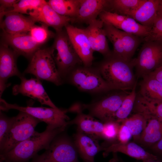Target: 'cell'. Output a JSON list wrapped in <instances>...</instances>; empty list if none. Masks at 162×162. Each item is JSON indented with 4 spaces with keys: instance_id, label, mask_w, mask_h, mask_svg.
<instances>
[{
    "instance_id": "obj_1",
    "label": "cell",
    "mask_w": 162,
    "mask_h": 162,
    "mask_svg": "<svg viewBox=\"0 0 162 162\" xmlns=\"http://www.w3.org/2000/svg\"><path fill=\"white\" fill-rule=\"evenodd\" d=\"M68 125L55 128L47 125L41 133L35 131L29 138L9 151L0 155V161L8 162H28L40 150L46 149L54 138L64 131Z\"/></svg>"
},
{
    "instance_id": "obj_2",
    "label": "cell",
    "mask_w": 162,
    "mask_h": 162,
    "mask_svg": "<svg viewBox=\"0 0 162 162\" xmlns=\"http://www.w3.org/2000/svg\"><path fill=\"white\" fill-rule=\"evenodd\" d=\"M135 60L128 62L111 54L96 67L105 80L116 90H132L136 84L133 69Z\"/></svg>"
},
{
    "instance_id": "obj_3",
    "label": "cell",
    "mask_w": 162,
    "mask_h": 162,
    "mask_svg": "<svg viewBox=\"0 0 162 162\" xmlns=\"http://www.w3.org/2000/svg\"><path fill=\"white\" fill-rule=\"evenodd\" d=\"M56 32L50 48L58 71L64 82L74 69L83 64L65 29Z\"/></svg>"
},
{
    "instance_id": "obj_4",
    "label": "cell",
    "mask_w": 162,
    "mask_h": 162,
    "mask_svg": "<svg viewBox=\"0 0 162 162\" xmlns=\"http://www.w3.org/2000/svg\"><path fill=\"white\" fill-rule=\"evenodd\" d=\"M23 74H32L37 79L57 86L62 85L64 82L57 68L51 48L38 50L30 59Z\"/></svg>"
},
{
    "instance_id": "obj_5",
    "label": "cell",
    "mask_w": 162,
    "mask_h": 162,
    "mask_svg": "<svg viewBox=\"0 0 162 162\" xmlns=\"http://www.w3.org/2000/svg\"><path fill=\"white\" fill-rule=\"evenodd\" d=\"M66 80L79 90L92 94H99L116 90L105 80L96 68L92 66H81L76 68L70 73Z\"/></svg>"
},
{
    "instance_id": "obj_6",
    "label": "cell",
    "mask_w": 162,
    "mask_h": 162,
    "mask_svg": "<svg viewBox=\"0 0 162 162\" xmlns=\"http://www.w3.org/2000/svg\"><path fill=\"white\" fill-rule=\"evenodd\" d=\"M63 132L54 138L44 152L30 162H79L73 141Z\"/></svg>"
},
{
    "instance_id": "obj_7",
    "label": "cell",
    "mask_w": 162,
    "mask_h": 162,
    "mask_svg": "<svg viewBox=\"0 0 162 162\" xmlns=\"http://www.w3.org/2000/svg\"><path fill=\"white\" fill-rule=\"evenodd\" d=\"M0 109L2 111L14 109L26 113L45 122L47 125L55 128L68 126L66 121L68 120L69 118L66 114L67 110L44 107L22 106L16 104L8 103L1 98H0Z\"/></svg>"
},
{
    "instance_id": "obj_8",
    "label": "cell",
    "mask_w": 162,
    "mask_h": 162,
    "mask_svg": "<svg viewBox=\"0 0 162 162\" xmlns=\"http://www.w3.org/2000/svg\"><path fill=\"white\" fill-rule=\"evenodd\" d=\"M40 120L20 111L13 117V122L5 140L0 147V154L6 153L21 142L30 137L35 131Z\"/></svg>"
},
{
    "instance_id": "obj_9",
    "label": "cell",
    "mask_w": 162,
    "mask_h": 162,
    "mask_svg": "<svg viewBox=\"0 0 162 162\" xmlns=\"http://www.w3.org/2000/svg\"><path fill=\"white\" fill-rule=\"evenodd\" d=\"M135 58L136 76L142 78L162 65V41H144Z\"/></svg>"
},
{
    "instance_id": "obj_10",
    "label": "cell",
    "mask_w": 162,
    "mask_h": 162,
    "mask_svg": "<svg viewBox=\"0 0 162 162\" xmlns=\"http://www.w3.org/2000/svg\"><path fill=\"white\" fill-rule=\"evenodd\" d=\"M128 94L124 92L110 94L90 104H82L81 107L87 110L89 115L103 123L116 120L115 114Z\"/></svg>"
},
{
    "instance_id": "obj_11",
    "label": "cell",
    "mask_w": 162,
    "mask_h": 162,
    "mask_svg": "<svg viewBox=\"0 0 162 162\" xmlns=\"http://www.w3.org/2000/svg\"><path fill=\"white\" fill-rule=\"evenodd\" d=\"M64 28L83 65L86 67L92 66L94 59V51L84 28H78L70 23L66 25Z\"/></svg>"
},
{
    "instance_id": "obj_12",
    "label": "cell",
    "mask_w": 162,
    "mask_h": 162,
    "mask_svg": "<svg viewBox=\"0 0 162 162\" xmlns=\"http://www.w3.org/2000/svg\"><path fill=\"white\" fill-rule=\"evenodd\" d=\"M20 78V83L13 87L12 93L14 95L20 94L36 100L42 104L47 105L53 108H58L50 98L40 80L33 78L27 79L24 75Z\"/></svg>"
},
{
    "instance_id": "obj_13",
    "label": "cell",
    "mask_w": 162,
    "mask_h": 162,
    "mask_svg": "<svg viewBox=\"0 0 162 162\" xmlns=\"http://www.w3.org/2000/svg\"><path fill=\"white\" fill-rule=\"evenodd\" d=\"M18 56L8 46L2 44L0 48V97L6 88L8 79L16 76L20 78L23 74L18 70L16 64Z\"/></svg>"
},
{
    "instance_id": "obj_14",
    "label": "cell",
    "mask_w": 162,
    "mask_h": 162,
    "mask_svg": "<svg viewBox=\"0 0 162 162\" xmlns=\"http://www.w3.org/2000/svg\"><path fill=\"white\" fill-rule=\"evenodd\" d=\"M2 37L3 44L10 48L18 56H23L30 60L40 45L28 33L12 34L3 32Z\"/></svg>"
},
{
    "instance_id": "obj_15",
    "label": "cell",
    "mask_w": 162,
    "mask_h": 162,
    "mask_svg": "<svg viewBox=\"0 0 162 162\" xmlns=\"http://www.w3.org/2000/svg\"><path fill=\"white\" fill-rule=\"evenodd\" d=\"M67 112H76V115L73 120L68 121V125H76L77 131L91 136L96 139H101L104 128V123L88 114L82 112L80 105L75 104L67 110Z\"/></svg>"
},
{
    "instance_id": "obj_16",
    "label": "cell",
    "mask_w": 162,
    "mask_h": 162,
    "mask_svg": "<svg viewBox=\"0 0 162 162\" xmlns=\"http://www.w3.org/2000/svg\"><path fill=\"white\" fill-rule=\"evenodd\" d=\"M28 16L35 22H39L48 27H52L56 32L62 30L72 20V18L58 14L46 1L37 10Z\"/></svg>"
},
{
    "instance_id": "obj_17",
    "label": "cell",
    "mask_w": 162,
    "mask_h": 162,
    "mask_svg": "<svg viewBox=\"0 0 162 162\" xmlns=\"http://www.w3.org/2000/svg\"><path fill=\"white\" fill-rule=\"evenodd\" d=\"M84 28L92 48L94 52H97L104 58L110 56V50L105 31L104 22L99 18L90 23Z\"/></svg>"
},
{
    "instance_id": "obj_18",
    "label": "cell",
    "mask_w": 162,
    "mask_h": 162,
    "mask_svg": "<svg viewBox=\"0 0 162 162\" xmlns=\"http://www.w3.org/2000/svg\"><path fill=\"white\" fill-rule=\"evenodd\" d=\"M1 28L3 32L9 34L28 33L35 22L30 16L13 12H5Z\"/></svg>"
},
{
    "instance_id": "obj_19",
    "label": "cell",
    "mask_w": 162,
    "mask_h": 162,
    "mask_svg": "<svg viewBox=\"0 0 162 162\" xmlns=\"http://www.w3.org/2000/svg\"><path fill=\"white\" fill-rule=\"evenodd\" d=\"M98 139L90 135L77 131L74 136V142L81 158L84 162H94L96 154L103 150Z\"/></svg>"
},
{
    "instance_id": "obj_20",
    "label": "cell",
    "mask_w": 162,
    "mask_h": 162,
    "mask_svg": "<svg viewBox=\"0 0 162 162\" xmlns=\"http://www.w3.org/2000/svg\"><path fill=\"white\" fill-rule=\"evenodd\" d=\"M108 0H81L76 16L72 18L71 23L88 24L97 19L100 13L106 11Z\"/></svg>"
},
{
    "instance_id": "obj_21",
    "label": "cell",
    "mask_w": 162,
    "mask_h": 162,
    "mask_svg": "<svg viewBox=\"0 0 162 162\" xmlns=\"http://www.w3.org/2000/svg\"><path fill=\"white\" fill-rule=\"evenodd\" d=\"M104 155L110 152H120L142 162L157 160V156L145 150L135 142L126 143L117 142L111 144L108 146L103 147Z\"/></svg>"
},
{
    "instance_id": "obj_22",
    "label": "cell",
    "mask_w": 162,
    "mask_h": 162,
    "mask_svg": "<svg viewBox=\"0 0 162 162\" xmlns=\"http://www.w3.org/2000/svg\"><path fill=\"white\" fill-rule=\"evenodd\" d=\"M161 0H146L136 10L129 14L130 17L141 25L152 28L157 16Z\"/></svg>"
},
{
    "instance_id": "obj_23",
    "label": "cell",
    "mask_w": 162,
    "mask_h": 162,
    "mask_svg": "<svg viewBox=\"0 0 162 162\" xmlns=\"http://www.w3.org/2000/svg\"><path fill=\"white\" fill-rule=\"evenodd\" d=\"M142 113L147 118L148 122L139 142L146 146H152L162 139V121L152 115Z\"/></svg>"
},
{
    "instance_id": "obj_24",
    "label": "cell",
    "mask_w": 162,
    "mask_h": 162,
    "mask_svg": "<svg viewBox=\"0 0 162 162\" xmlns=\"http://www.w3.org/2000/svg\"><path fill=\"white\" fill-rule=\"evenodd\" d=\"M139 94L152 103L162 102V83L149 75L142 78L140 83Z\"/></svg>"
},
{
    "instance_id": "obj_25",
    "label": "cell",
    "mask_w": 162,
    "mask_h": 162,
    "mask_svg": "<svg viewBox=\"0 0 162 162\" xmlns=\"http://www.w3.org/2000/svg\"><path fill=\"white\" fill-rule=\"evenodd\" d=\"M146 0H108L106 11L127 16L138 9Z\"/></svg>"
},
{
    "instance_id": "obj_26",
    "label": "cell",
    "mask_w": 162,
    "mask_h": 162,
    "mask_svg": "<svg viewBox=\"0 0 162 162\" xmlns=\"http://www.w3.org/2000/svg\"><path fill=\"white\" fill-rule=\"evenodd\" d=\"M47 2L60 15L73 18L77 15L81 0H50Z\"/></svg>"
},
{
    "instance_id": "obj_27",
    "label": "cell",
    "mask_w": 162,
    "mask_h": 162,
    "mask_svg": "<svg viewBox=\"0 0 162 162\" xmlns=\"http://www.w3.org/2000/svg\"><path fill=\"white\" fill-rule=\"evenodd\" d=\"M147 118L144 114L136 112L130 117L123 120L120 123L128 127L135 141H139L142 132L147 125Z\"/></svg>"
},
{
    "instance_id": "obj_28",
    "label": "cell",
    "mask_w": 162,
    "mask_h": 162,
    "mask_svg": "<svg viewBox=\"0 0 162 162\" xmlns=\"http://www.w3.org/2000/svg\"><path fill=\"white\" fill-rule=\"evenodd\" d=\"M114 27L143 38L148 35L152 29L141 25L133 18L127 16Z\"/></svg>"
},
{
    "instance_id": "obj_29",
    "label": "cell",
    "mask_w": 162,
    "mask_h": 162,
    "mask_svg": "<svg viewBox=\"0 0 162 162\" xmlns=\"http://www.w3.org/2000/svg\"><path fill=\"white\" fill-rule=\"evenodd\" d=\"M103 28L106 37L112 43L113 46L112 55L126 61L120 30L110 24L104 22Z\"/></svg>"
},
{
    "instance_id": "obj_30",
    "label": "cell",
    "mask_w": 162,
    "mask_h": 162,
    "mask_svg": "<svg viewBox=\"0 0 162 162\" xmlns=\"http://www.w3.org/2000/svg\"><path fill=\"white\" fill-rule=\"evenodd\" d=\"M120 33L125 59L127 61H130L140 44L143 42V38L120 30Z\"/></svg>"
},
{
    "instance_id": "obj_31",
    "label": "cell",
    "mask_w": 162,
    "mask_h": 162,
    "mask_svg": "<svg viewBox=\"0 0 162 162\" xmlns=\"http://www.w3.org/2000/svg\"><path fill=\"white\" fill-rule=\"evenodd\" d=\"M136 112L152 115L162 121V102L152 103L137 94L134 106Z\"/></svg>"
},
{
    "instance_id": "obj_32",
    "label": "cell",
    "mask_w": 162,
    "mask_h": 162,
    "mask_svg": "<svg viewBox=\"0 0 162 162\" xmlns=\"http://www.w3.org/2000/svg\"><path fill=\"white\" fill-rule=\"evenodd\" d=\"M136 84L131 92L125 97L115 114V119L120 123L121 121L128 118L133 108L137 95L136 91Z\"/></svg>"
},
{
    "instance_id": "obj_33",
    "label": "cell",
    "mask_w": 162,
    "mask_h": 162,
    "mask_svg": "<svg viewBox=\"0 0 162 162\" xmlns=\"http://www.w3.org/2000/svg\"><path fill=\"white\" fill-rule=\"evenodd\" d=\"M45 1L44 0H19L12 8L5 12H16L29 16L32 13L37 10Z\"/></svg>"
},
{
    "instance_id": "obj_34",
    "label": "cell",
    "mask_w": 162,
    "mask_h": 162,
    "mask_svg": "<svg viewBox=\"0 0 162 162\" xmlns=\"http://www.w3.org/2000/svg\"><path fill=\"white\" fill-rule=\"evenodd\" d=\"M48 27L43 24L41 26L34 25L30 30L28 33L34 40L40 45L50 38L55 37L56 34L50 31Z\"/></svg>"
},
{
    "instance_id": "obj_35",
    "label": "cell",
    "mask_w": 162,
    "mask_h": 162,
    "mask_svg": "<svg viewBox=\"0 0 162 162\" xmlns=\"http://www.w3.org/2000/svg\"><path fill=\"white\" fill-rule=\"evenodd\" d=\"M120 123L116 120L104 123V128L101 139L109 142H114L117 140Z\"/></svg>"
},
{
    "instance_id": "obj_36",
    "label": "cell",
    "mask_w": 162,
    "mask_h": 162,
    "mask_svg": "<svg viewBox=\"0 0 162 162\" xmlns=\"http://www.w3.org/2000/svg\"><path fill=\"white\" fill-rule=\"evenodd\" d=\"M13 117H7L0 111V147L4 143L11 127Z\"/></svg>"
},
{
    "instance_id": "obj_37",
    "label": "cell",
    "mask_w": 162,
    "mask_h": 162,
    "mask_svg": "<svg viewBox=\"0 0 162 162\" xmlns=\"http://www.w3.org/2000/svg\"><path fill=\"white\" fill-rule=\"evenodd\" d=\"M162 41V17H157L148 35L144 41Z\"/></svg>"
},
{
    "instance_id": "obj_38",
    "label": "cell",
    "mask_w": 162,
    "mask_h": 162,
    "mask_svg": "<svg viewBox=\"0 0 162 162\" xmlns=\"http://www.w3.org/2000/svg\"><path fill=\"white\" fill-rule=\"evenodd\" d=\"M132 137V135L128 127L123 124H120L117 138L118 142H128Z\"/></svg>"
},
{
    "instance_id": "obj_39",
    "label": "cell",
    "mask_w": 162,
    "mask_h": 162,
    "mask_svg": "<svg viewBox=\"0 0 162 162\" xmlns=\"http://www.w3.org/2000/svg\"><path fill=\"white\" fill-rule=\"evenodd\" d=\"M19 1L17 0H0V22L3 19L4 13L8 10V8H12Z\"/></svg>"
},
{
    "instance_id": "obj_40",
    "label": "cell",
    "mask_w": 162,
    "mask_h": 162,
    "mask_svg": "<svg viewBox=\"0 0 162 162\" xmlns=\"http://www.w3.org/2000/svg\"><path fill=\"white\" fill-rule=\"evenodd\" d=\"M148 75H149L162 83V65Z\"/></svg>"
},
{
    "instance_id": "obj_41",
    "label": "cell",
    "mask_w": 162,
    "mask_h": 162,
    "mask_svg": "<svg viewBox=\"0 0 162 162\" xmlns=\"http://www.w3.org/2000/svg\"><path fill=\"white\" fill-rule=\"evenodd\" d=\"M151 148L154 152L162 156V139L152 146Z\"/></svg>"
},
{
    "instance_id": "obj_42",
    "label": "cell",
    "mask_w": 162,
    "mask_h": 162,
    "mask_svg": "<svg viewBox=\"0 0 162 162\" xmlns=\"http://www.w3.org/2000/svg\"><path fill=\"white\" fill-rule=\"evenodd\" d=\"M157 17H162V0H160L158 6Z\"/></svg>"
},
{
    "instance_id": "obj_43",
    "label": "cell",
    "mask_w": 162,
    "mask_h": 162,
    "mask_svg": "<svg viewBox=\"0 0 162 162\" xmlns=\"http://www.w3.org/2000/svg\"><path fill=\"white\" fill-rule=\"evenodd\" d=\"M160 162L157 160H154V161H148V162Z\"/></svg>"
},
{
    "instance_id": "obj_44",
    "label": "cell",
    "mask_w": 162,
    "mask_h": 162,
    "mask_svg": "<svg viewBox=\"0 0 162 162\" xmlns=\"http://www.w3.org/2000/svg\"><path fill=\"white\" fill-rule=\"evenodd\" d=\"M0 162H8L5 161H0Z\"/></svg>"
}]
</instances>
